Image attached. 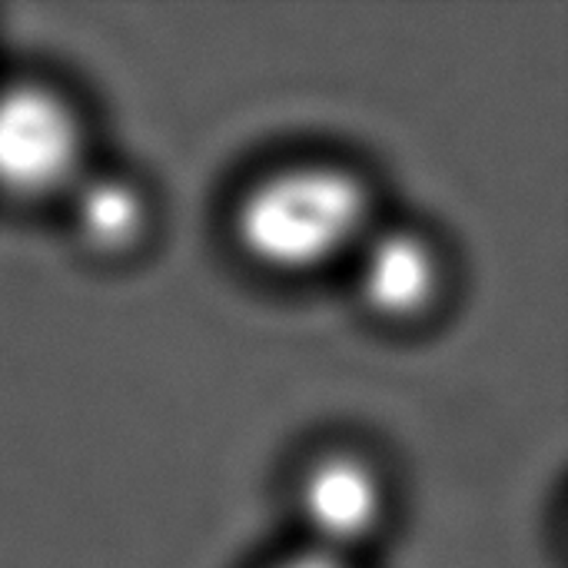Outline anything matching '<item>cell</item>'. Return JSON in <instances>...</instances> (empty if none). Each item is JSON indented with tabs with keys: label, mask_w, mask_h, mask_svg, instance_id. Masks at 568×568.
<instances>
[{
	"label": "cell",
	"mask_w": 568,
	"mask_h": 568,
	"mask_svg": "<svg viewBox=\"0 0 568 568\" xmlns=\"http://www.w3.org/2000/svg\"><path fill=\"white\" fill-rule=\"evenodd\" d=\"M439 283L443 263L433 243L413 230H369L356 246V286L376 316L413 320L426 313Z\"/></svg>",
	"instance_id": "cell-4"
},
{
	"label": "cell",
	"mask_w": 568,
	"mask_h": 568,
	"mask_svg": "<svg viewBox=\"0 0 568 568\" xmlns=\"http://www.w3.org/2000/svg\"><path fill=\"white\" fill-rule=\"evenodd\" d=\"M273 568H353L349 566V559H343V556H333V552H323V549H303V552H296V556H290V559H283L280 566Z\"/></svg>",
	"instance_id": "cell-6"
},
{
	"label": "cell",
	"mask_w": 568,
	"mask_h": 568,
	"mask_svg": "<svg viewBox=\"0 0 568 568\" xmlns=\"http://www.w3.org/2000/svg\"><path fill=\"white\" fill-rule=\"evenodd\" d=\"M83 126L77 110L50 87L0 90V190L47 196L80 180Z\"/></svg>",
	"instance_id": "cell-2"
},
{
	"label": "cell",
	"mask_w": 568,
	"mask_h": 568,
	"mask_svg": "<svg viewBox=\"0 0 568 568\" xmlns=\"http://www.w3.org/2000/svg\"><path fill=\"white\" fill-rule=\"evenodd\" d=\"M243 253L276 273L320 270L369 233V193L359 176L329 163L263 176L233 216Z\"/></svg>",
	"instance_id": "cell-1"
},
{
	"label": "cell",
	"mask_w": 568,
	"mask_h": 568,
	"mask_svg": "<svg viewBox=\"0 0 568 568\" xmlns=\"http://www.w3.org/2000/svg\"><path fill=\"white\" fill-rule=\"evenodd\" d=\"M386 493L376 469L356 456H326L300 483V516L310 549L349 559V549L373 539L383 526Z\"/></svg>",
	"instance_id": "cell-3"
},
{
	"label": "cell",
	"mask_w": 568,
	"mask_h": 568,
	"mask_svg": "<svg viewBox=\"0 0 568 568\" xmlns=\"http://www.w3.org/2000/svg\"><path fill=\"white\" fill-rule=\"evenodd\" d=\"M73 226L93 250L116 253L136 243L146 226V200L136 183L123 176H90L77 180L73 186Z\"/></svg>",
	"instance_id": "cell-5"
}]
</instances>
